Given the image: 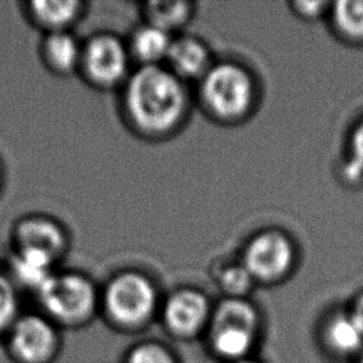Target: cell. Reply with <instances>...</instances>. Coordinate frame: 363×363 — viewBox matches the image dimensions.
<instances>
[{
  "label": "cell",
  "mask_w": 363,
  "mask_h": 363,
  "mask_svg": "<svg viewBox=\"0 0 363 363\" xmlns=\"http://www.w3.org/2000/svg\"><path fill=\"white\" fill-rule=\"evenodd\" d=\"M322 340L333 356L354 360L363 349V330L349 311H340L326 319Z\"/></svg>",
  "instance_id": "10"
},
{
  "label": "cell",
  "mask_w": 363,
  "mask_h": 363,
  "mask_svg": "<svg viewBox=\"0 0 363 363\" xmlns=\"http://www.w3.org/2000/svg\"><path fill=\"white\" fill-rule=\"evenodd\" d=\"M349 313L352 315V318L356 320V323L362 328L363 330V294L357 295L353 301V303L350 305V308L347 309Z\"/></svg>",
  "instance_id": "25"
},
{
  "label": "cell",
  "mask_w": 363,
  "mask_h": 363,
  "mask_svg": "<svg viewBox=\"0 0 363 363\" xmlns=\"http://www.w3.org/2000/svg\"><path fill=\"white\" fill-rule=\"evenodd\" d=\"M166 61L169 69L182 81L201 79L211 67L208 48L194 37L173 38Z\"/></svg>",
  "instance_id": "11"
},
{
  "label": "cell",
  "mask_w": 363,
  "mask_h": 363,
  "mask_svg": "<svg viewBox=\"0 0 363 363\" xmlns=\"http://www.w3.org/2000/svg\"><path fill=\"white\" fill-rule=\"evenodd\" d=\"M14 248L35 250L58 261L67 250V235L61 225L51 218L31 216L16 225Z\"/></svg>",
  "instance_id": "9"
},
{
  "label": "cell",
  "mask_w": 363,
  "mask_h": 363,
  "mask_svg": "<svg viewBox=\"0 0 363 363\" xmlns=\"http://www.w3.org/2000/svg\"><path fill=\"white\" fill-rule=\"evenodd\" d=\"M41 50L48 68L58 74H69L81 65L82 47L68 31L48 33Z\"/></svg>",
  "instance_id": "14"
},
{
  "label": "cell",
  "mask_w": 363,
  "mask_h": 363,
  "mask_svg": "<svg viewBox=\"0 0 363 363\" xmlns=\"http://www.w3.org/2000/svg\"><path fill=\"white\" fill-rule=\"evenodd\" d=\"M213 308L206 295L197 289H179L163 305V322L179 337H193L208 328Z\"/></svg>",
  "instance_id": "8"
},
{
  "label": "cell",
  "mask_w": 363,
  "mask_h": 363,
  "mask_svg": "<svg viewBox=\"0 0 363 363\" xmlns=\"http://www.w3.org/2000/svg\"><path fill=\"white\" fill-rule=\"evenodd\" d=\"M84 4L81 1H50L38 0L30 3V16L40 27L48 33L68 31V27L77 21L82 13Z\"/></svg>",
  "instance_id": "15"
},
{
  "label": "cell",
  "mask_w": 363,
  "mask_h": 363,
  "mask_svg": "<svg viewBox=\"0 0 363 363\" xmlns=\"http://www.w3.org/2000/svg\"><path fill=\"white\" fill-rule=\"evenodd\" d=\"M1 342L11 363H54L62 347L61 329L41 312L20 313Z\"/></svg>",
  "instance_id": "5"
},
{
  "label": "cell",
  "mask_w": 363,
  "mask_h": 363,
  "mask_svg": "<svg viewBox=\"0 0 363 363\" xmlns=\"http://www.w3.org/2000/svg\"><path fill=\"white\" fill-rule=\"evenodd\" d=\"M233 363H261L252 357H247V359H242V360H238V362H233Z\"/></svg>",
  "instance_id": "26"
},
{
  "label": "cell",
  "mask_w": 363,
  "mask_h": 363,
  "mask_svg": "<svg viewBox=\"0 0 363 363\" xmlns=\"http://www.w3.org/2000/svg\"><path fill=\"white\" fill-rule=\"evenodd\" d=\"M254 282V278L242 265V262L227 264L217 272V284L225 296L244 298Z\"/></svg>",
  "instance_id": "20"
},
{
  "label": "cell",
  "mask_w": 363,
  "mask_h": 363,
  "mask_svg": "<svg viewBox=\"0 0 363 363\" xmlns=\"http://www.w3.org/2000/svg\"><path fill=\"white\" fill-rule=\"evenodd\" d=\"M143 11L147 24L172 34L191 18L193 4L189 1H149Z\"/></svg>",
  "instance_id": "18"
},
{
  "label": "cell",
  "mask_w": 363,
  "mask_h": 363,
  "mask_svg": "<svg viewBox=\"0 0 363 363\" xmlns=\"http://www.w3.org/2000/svg\"><path fill=\"white\" fill-rule=\"evenodd\" d=\"M350 160L346 166V176L350 180L363 177V121L356 126L350 139Z\"/></svg>",
  "instance_id": "23"
},
{
  "label": "cell",
  "mask_w": 363,
  "mask_h": 363,
  "mask_svg": "<svg viewBox=\"0 0 363 363\" xmlns=\"http://www.w3.org/2000/svg\"><path fill=\"white\" fill-rule=\"evenodd\" d=\"M353 362L354 363H363V349H362V352L357 354V357Z\"/></svg>",
  "instance_id": "27"
},
{
  "label": "cell",
  "mask_w": 363,
  "mask_h": 363,
  "mask_svg": "<svg viewBox=\"0 0 363 363\" xmlns=\"http://www.w3.org/2000/svg\"><path fill=\"white\" fill-rule=\"evenodd\" d=\"M213 326H241L259 332L261 318L257 308L245 298L225 296L211 311L208 328Z\"/></svg>",
  "instance_id": "16"
},
{
  "label": "cell",
  "mask_w": 363,
  "mask_h": 363,
  "mask_svg": "<svg viewBox=\"0 0 363 363\" xmlns=\"http://www.w3.org/2000/svg\"><path fill=\"white\" fill-rule=\"evenodd\" d=\"M20 313L17 285L11 277L0 272V340H3Z\"/></svg>",
  "instance_id": "21"
},
{
  "label": "cell",
  "mask_w": 363,
  "mask_h": 363,
  "mask_svg": "<svg viewBox=\"0 0 363 363\" xmlns=\"http://www.w3.org/2000/svg\"><path fill=\"white\" fill-rule=\"evenodd\" d=\"M108 318L118 326L135 329L150 320L157 308V292L143 274L125 271L115 275L102 296Z\"/></svg>",
  "instance_id": "4"
},
{
  "label": "cell",
  "mask_w": 363,
  "mask_h": 363,
  "mask_svg": "<svg viewBox=\"0 0 363 363\" xmlns=\"http://www.w3.org/2000/svg\"><path fill=\"white\" fill-rule=\"evenodd\" d=\"M125 363H179L174 354L163 345L156 342H143L132 347Z\"/></svg>",
  "instance_id": "22"
},
{
  "label": "cell",
  "mask_w": 363,
  "mask_h": 363,
  "mask_svg": "<svg viewBox=\"0 0 363 363\" xmlns=\"http://www.w3.org/2000/svg\"><path fill=\"white\" fill-rule=\"evenodd\" d=\"M332 4L326 3V1H295L292 3L294 11H296L302 18L305 20H315L318 17H320L326 7H329Z\"/></svg>",
  "instance_id": "24"
},
{
  "label": "cell",
  "mask_w": 363,
  "mask_h": 363,
  "mask_svg": "<svg viewBox=\"0 0 363 363\" xmlns=\"http://www.w3.org/2000/svg\"><path fill=\"white\" fill-rule=\"evenodd\" d=\"M125 106L135 125L152 133L173 129L183 119L187 95L183 81L170 69L142 65L126 82Z\"/></svg>",
  "instance_id": "1"
},
{
  "label": "cell",
  "mask_w": 363,
  "mask_h": 363,
  "mask_svg": "<svg viewBox=\"0 0 363 363\" xmlns=\"http://www.w3.org/2000/svg\"><path fill=\"white\" fill-rule=\"evenodd\" d=\"M336 28L347 37H363V0H342L332 4Z\"/></svg>",
  "instance_id": "19"
},
{
  "label": "cell",
  "mask_w": 363,
  "mask_h": 363,
  "mask_svg": "<svg viewBox=\"0 0 363 363\" xmlns=\"http://www.w3.org/2000/svg\"><path fill=\"white\" fill-rule=\"evenodd\" d=\"M40 312L60 329L86 325L98 308L94 282L79 272H54L35 292Z\"/></svg>",
  "instance_id": "2"
},
{
  "label": "cell",
  "mask_w": 363,
  "mask_h": 363,
  "mask_svg": "<svg viewBox=\"0 0 363 363\" xmlns=\"http://www.w3.org/2000/svg\"><path fill=\"white\" fill-rule=\"evenodd\" d=\"M95 84L111 86L129 71V52L125 44L111 34H98L82 45L81 65Z\"/></svg>",
  "instance_id": "7"
},
{
  "label": "cell",
  "mask_w": 363,
  "mask_h": 363,
  "mask_svg": "<svg viewBox=\"0 0 363 363\" xmlns=\"http://www.w3.org/2000/svg\"><path fill=\"white\" fill-rule=\"evenodd\" d=\"M55 259L35 250L14 248L11 258V279L34 292L55 272Z\"/></svg>",
  "instance_id": "12"
},
{
  "label": "cell",
  "mask_w": 363,
  "mask_h": 363,
  "mask_svg": "<svg viewBox=\"0 0 363 363\" xmlns=\"http://www.w3.org/2000/svg\"><path fill=\"white\" fill-rule=\"evenodd\" d=\"M200 95L207 109L221 119L242 118L254 104L255 86L247 69L237 64L211 65L200 79Z\"/></svg>",
  "instance_id": "3"
},
{
  "label": "cell",
  "mask_w": 363,
  "mask_h": 363,
  "mask_svg": "<svg viewBox=\"0 0 363 363\" xmlns=\"http://www.w3.org/2000/svg\"><path fill=\"white\" fill-rule=\"evenodd\" d=\"M172 41V34L146 23L133 33L130 51L143 65H157L160 60H166Z\"/></svg>",
  "instance_id": "17"
},
{
  "label": "cell",
  "mask_w": 363,
  "mask_h": 363,
  "mask_svg": "<svg viewBox=\"0 0 363 363\" xmlns=\"http://www.w3.org/2000/svg\"><path fill=\"white\" fill-rule=\"evenodd\" d=\"M208 332L211 350L228 363L251 357L259 333L241 326H213Z\"/></svg>",
  "instance_id": "13"
},
{
  "label": "cell",
  "mask_w": 363,
  "mask_h": 363,
  "mask_svg": "<svg viewBox=\"0 0 363 363\" xmlns=\"http://www.w3.org/2000/svg\"><path fill=\"white\" fill-rule=\"evenodd\" d=\"M295 261L292 241L281 231L267 230L255 234L242 251V265L254 281L274 282L288 274Z\"/></svg>",
  "instance_id": "6"
}]
</instances>
